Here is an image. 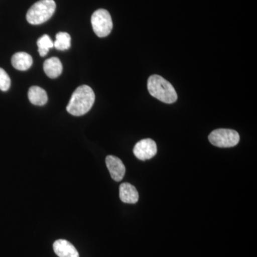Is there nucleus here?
Here are the masks:
<instances>
[{
	"label": "nucleus",
	"instance_id": "obj_1",
	"mask_svg": "<svg viewBox=\"0 0 257 257\" xmlns=\"http://www.w3.org/2000/svg\"><path fill=\"white\" fill-rule=\"evenodd\" d=\"M95 101V94L92 88L82 85L72 94L67 106V111L73 116H82L92 109Z\"/></svg>",
	"mask_w": 257,
	"mask_h": 257
},
{
	"label": "nucleus",
	"instance_id": "obj_2",
	"mask_svg": "<svg viewBox=\"0 0 257 257\" xmlns=\"http://www.w3.org/2000/svg\"><path fill=\"white\" fill-rule=\"evenodd\" d=\"M147 89L153 97L166 104H173L177 100V94L172 84L157 74L150 76Z\"/></svg>",
	"mask_w": 257,
	"mask_h": 257
},
{
	"label": "nucleus",
	"instance_id": "obj_3",
	"mask_svg": "<svg viewBox=\"0 0 257 257\" xmlns=\"http://www.w3.org/2000/svg\"><path fill=\"white\" fill-rule=\"evenodd\" d=\"M55 10L56 3L54 0H40L28 10L27 20L31 25H41L52 18Z\"/></svg>",
	"mask_w": 257,
	"mask_h": 257
},
{
	"label": "nucleus",
	"instance_id": "obj_4",
	"mask_svg": "<svg viewBox=\"0 0 257 257\" xmlns=\"http://www.w3.org/2000/svg\"><path fill=\"white\" fill-rule=\"evenodd\" d=\"M211 145L220 148H229L236 146L239 143V133L229 128H219L211 132L209 136Z\"/></svg>",
	"mask_w": 257,
	"mask_h": 257
},
{
	"label": "nucleus",
	"instance_id": "obj_5",
	"mask_svg": "<svg viewBox=\"0 0 257 257\" xmlns=\"http://www.w3.org/2000/svg\"><path fill=\"white\" fill-rule=\"evenodd\" d=\"M91 23L94 33L101 38L108 36L112 30V20L107 10L99 9L94 12L91 18Z\"/></svg>",
	"mask_w": 257,
	"mask_h": 257
},
{
	"label": "nucleus",
	"instance_id": "obj_6",
	"mask_svg": "<svg viewBox=\"0 0 257 257\" xmlns=\"http://www.w3.org/2000/svg\"><path fill=\"white\" fill-rule=\"evenodd\" d=\"M134 155L140 160H150L156 155L157 147L152 139H145L136 144L133 150Z\"/></svg>",
	"mask_w": 257,
	"mask_h": 257
},
{
	"label": "nucleus",
	"instance_id": "obj_7",
	"mask_svg": "<svg viewBox=\"0 0 257 257\" xmlns=\"http://www.w3.org/2000/svg\"><path fill=\"white\" fill-rule=\"evenodd\" d=\"M106 165L111 178L116 182H120L124 178L126 169L123 162L118 157L109 155L106 157Z\"/></svg>",
	"mask_w": 257,
	"mask_h": 257
},
{
	"label": "nucleus",
	"instance_id": "obj_8",
	"mask_svg": "<svg viewBox=\"0 0 257 257\" xmlns=\"http://www.w3.org/2000/svg\"><path fill=\"white\" fill-rule=\"evenodd\" d=\"M53 249L59 257H79L77 248L67 240L58 239L55 241Z\"/></svg>",
	"mask_w": 257,
	"mask_h": 257
},
{
	"label": "nucleus",
	"instance_id": "obj_9",
	"mask_svg": "<svg viewBox=\"0 0 257 257\" xmlns=\"http://www.w3.org/2000/svg\"><path fill=\"white\" fill-rule=\"evenodd\" d=\"M119 197L121 202L126 204H135L139 200V193L131 184L123 183L119 187Z\"/></svg>",
	"mask_w": 257,
	"mask_h": 257
},
{
	"label": "nucleus",
	"instance_id": "obj_10",
	"mask_svg": "<svg viewBox=\"0 0 257 257\" xmlns=\"http://www.w3.org/2000/svg\"><path fill=\"white\" fill-rule=\"evenodd\" d=\"M43 67L45 74L51 79L57 78L62 74L63 69L62 62L57 57H51L45 61Z\"/></svg>",
	"mask_w": 257,
	"mask_h": 257
},
{
	"label": "nucleus",
	"instance_id": "obj_11",
	"mask_svg": "<svg viewBox=\"0 0 257 257\" xmlns=\"http://www.w3.org/2000/svg\"><path fill=\"white\" fill-rule=\"evenodd\" d=\"M29 100L34 105L43 106L47 104L48 96L45 89L37 86H33L29 89Z\"/></svg>",
	"mask_w": 257,
	"mask_h": 257
},
{
	"label": "nucleus",
	"instance_id": "obj_12",
	"mask_svg": "<svg viewBox=\"0 0 257 257\" xmlns=\"http://www.w3.org/2000/svg\"><path fill=\"white\" fill-rule=\"evenodd\" d=\"M32 58L26 52H18L12 57V64L15 69L20 71H26L32 67Z\"/></svg>",
	"mask_w": 257,
	"mask_h": 257
},
{
	"label": "nucleus",
	"instance_id": "obj_13",
	"mask_svg": "<svg viewBox=\"0 0 257 257\" xmlns=\"http://www.w3.org/2000/svg\"><path fill=\"white\" fill-rule=\"evenodd\" d=\"M54 47L57 50L64 51L69 50L71 47V37L67 32H59L56 35Z\"/></svg>",
	"mask_w": 257,
	"mask_h": 257
},
{
	"label": "nucleus",
	"instance_id": "obj_14",
	"mask_svg": "<svg viewBox=\"0 0 257 257\" xmlns=\"http://www.w3.org/2000/svg\"><path fill=\"white\" fill-rule=\"evenodd\" d=\"M38 52L41 57H45L48 54L51 48L54 47V42L47 35H43L37 40Z\"/></svg>",
	"mask_w": 257,
	"mask_h": 257
},
{
	"label": "nucleus",
	"instance_id": "obj_15",
	"mask_svg": "<svg viewBox=\"0 0 257 257\" xmlns=\"http://www.w3.org/2000/svg\"><path fill=\"white\" fill-rule=\"evenodd\" d=\"M11 86V79L3 68H0V90L6 92Z\"/></svg>",
	"mask_w": 257,
	"mask_h": 257
}]
</instances>
